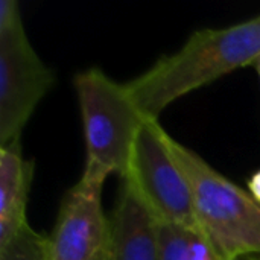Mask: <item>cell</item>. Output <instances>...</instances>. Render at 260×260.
I'll list each match as a JSON object with an SVG mask.
<instances>
[{
    "mask_svg": "<svg viewBox=\"0 0 260 260\" xmlns=\"http://www.w3.org/2000/svg\"><path fill=\"white\" fill-rule=\"evenodd\" d=\"M244 260H245V259H244Z\"/></svg>",
    "mask_w": 260,
    "mask_h": 260,
    "instance_id": "9a60e30c",
    "label": "cell"
},
{
    "mask_svg": "<svg viewBox=\"0 0 260 260\" xmlns=\"http://www.w3.org/2000/svg\"><path fill=\"white\" fill-rule=\"evenodd\" d=\"M0 260H49L47 238L26 224L5 247H0Z\"/></svg>",
    "mask_w": 260,
    "mask_h": 260,
    "instance_id": "30bf717a",
    "label": "cell"
},
{
    "mask_svg": "<svg viewBox=\"0 0 260 260\" xmlns=\"http://www.w3.org/2000/svg\"><path fill=\"white\" fill-rule=\"evenodd\" d=\"M34 178V161L24 160L20 143L0 148V247L26 224V206Z\"/></svg>",
    "mask_w": 260,
    "mask_h": 260,
    "instance_id": "ba28073f",
    "label": "cell"
},
{
    "mask_svg": "<svg viewBox=\"0 0 260 260\" xmlns=\"http://www.w3.org/2000/svg\"><path fill=\"white\" fill-rule=\"evenodd\" d=\"M73 87L85 139L84 172L105 180L117 174L122 180L146 117L133 102L125 84H117L99 67L76 73Z\"/></svg>",
    "mask_w": 260,
    "mask_h": 260,
    "instance_id": "3957f363",
    "label": "cell"
},
{
    "mask_svg": "<svg viewBox=\"0 0 260 260\" xmlns=\"http://www.w3.org/2000/svg\"><path fill=\"white\" fill-rule=\"evenodd\" d=\"M256 70H257V73H259V78H260V55L253 61V64H251Z\"/></svg>",
    "mask_w": 260,
    "mask_h": 260,
    "instance_id": "7c38bea8",
    "label": "cell"
},
{
    "mask_svg": "<svg viewBox=\"0 0 260 260\" xmlns=\"http://www.w3.org/2000/svg\"><path fill=\"white\" fill-rule=\"evenodd\" d=\"M165 139L189 181L198 225L219 259L260 256L259 203L171 134Z\"/></svg>",
    "mask_w": 260,
    "mask_h": 260,
    "instance_id": "7a4b0ae2",
    "label": "cell"
},
{
    "mask_svg": "<svg viewBox=\"0 0 260 260\" xmlns=\"http://www.w3.org/2000/svg\"><path fill=\"white\" fill-rule=\"evenodd\" d=\"M55 72L32 47L20 6L0 2V148L20 143L23 128L52 88Z\"/></svg>",
    "mask_w": 260,
    "mask_h": 260,
    "instance_id": "277c9868",
    "label": "cell"
},
{
    "mask_svg": "<svg viewBox=\"0 0 260 260\" xmlns=\"http://www.w3.org/2000/svg\"><path fill=\"white\" fill-rule=\"evenodd\" d=\"M165 134L166 131L158 119L145 120L123 178L133 183L158 222L201 230L195 216L189 181L172 157Z\"/></svg>",
    "mask_w": 260,
    "mask_h": 260,
    "instance_id": "5b68a950",
    "label": "cell"
},
{
    "mask_svg": "<svg viewBox=\"0 0 260 260\" xmlns=\"http://www.w3.org/2000/svg\"><path fill=\"white\" fill-rule=\"evenodd\" d=\"M259 55L260 14L227 27L193 32L180 50L160 58L125 88L146 119H158L177 99L251 66Z\"/></svg>",
    "mask_w": 260,
    "mask_h": 260,
    "instance_id": "6da1fadb",
    "label": "cell"
},
{
    "mask_svg": "<svg viewBox=\"0 0 260 260\" xmlns=\"http://www.w3.org/2000/svg\"><path fill=\"white\" fill-rule=\"evenodd\" d=\"M248 190L250 195L260 204V169H257L248 180Z\"/></svg>",
    "mask_w": 260,
    "mask_h": 260,
    "instance_id": "8fae6325",
    "label": "cell"
},
{
    "mask_svg": "<svg viewBox=\"0 0 260 260\" xmlns=\"http://www.w3.org/2000/svg\"><path fill=\"white\" fill-rule=\"evenodd\" d=\"M107 260H160L158 221L126 178L110 218Z\"/></svg>",
    "mask_w": 260,
    "mask_h": 260,
    "instance_id": "52a82bcc",
    "label": "cell"
},
{
    "mask_svg": "<svg viewBox=\"0 0 260 260\" xmlns=\"http://www.w3.org/2000/svg\"><path fill=\"white\" fill-rule=\"evenodd\" d=\"M245 260H260L259 256H253V257H247Z\"/></svg>",
    "mask_w": 260,
    "mask_h": 260,
    "instance_id": "4fadbf2b",
    "label": "cell"
},
{
    "mask_svg": "<svg viewBox=\"0 0 260 260\" xmlns=\"http://www.w3.org/2000/svg\"><path fill=\"white\" fill-rule=\"evenodd\" d=\"M105 178L82 172L64 195L52 235L49 260H102L110 242V219L102 206Z\"/></svg>",
    "mask_w": 260,
    "mask_h": 260,
    "instance_id": "8992f818",
    "label": "cell"
},
{
    "mask_svg": "<svg viewBox=\"0 0 260 260\" xmlns=\"http://www.w3.org/2000/svg\"><path fill=\"white\" fill-rule=\"evenodd\" d=\"M160 260H221L201 230L158 222Z\"/></svg>",
    "mask_w": 260,
    "mask_h": 260,
    "instance_id": "9c48e42d",
    "label": "cell"
},
{
    "mask_svg": "<svg viewBox=\"0 0 260 260\" xmlns=\"http://www.w3.org/2000/svg\"><path fill=\"white\" fill-rule=\"evenodd\" d=\"M107 253H108V251H107ZM102 260H107V256H105V257H104V259H102Z\"/></svg>",
    "mask_w": 260,
    "mask_h": 260,
    "instance_id": "5bb4252c",
    "label": "cell"
}]
</instances>
